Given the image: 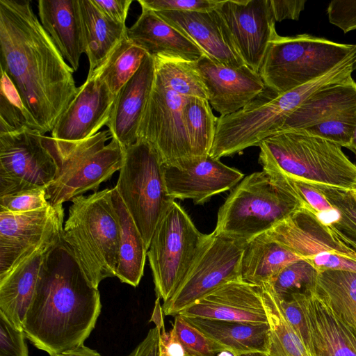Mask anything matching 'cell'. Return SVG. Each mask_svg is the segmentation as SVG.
Wrapping results in <instances>:
<instances>
[{"mask_svg":"<svg viewBox=\"0 0 356 356\" xmlns=\"http://www.w3.org/2000/svg\"><path fill=\"white\" fill-rule=\"evenodd\" d=\"M0 66L41 133L51 131L78 88L30 1L0 0Z\"/></svg>","mask_w":356,"mask_h":356,"instance_id":"6da1fadb","label":"cell"},{"mask_svg":"<svg viewBox=\"0 0 356 356\" xmlns=\"http://www.w3.org/2000/svg\"><path fill=\"white\" fill-rule=\"evenodd\" d=\"M98 289L90 283L62 237L48 254L23 330L50 356L81 346L101 313Z\"/></svg>","mask_w":356,"mask_h":356,"instance_id":"7a4b0ae2","label":"cell"},{"mask_svg":"<svg viewBox=\"0 0 356 356\" xmlns=\"http://www.w3.org/2000/svg\"><path fill=\"white\" fill-rule=\"evenodd\" d=\"M263 170L313 186L356 191V164L338 144L300 130H286L259 145Z\"/></svg>","mask_w":356,"mask_h":356,"instance_id":"3957f363","label":"cell"},{"mask_svg":"<svg viewBox=\"0 0 356 356\" xmlns=\"http://www.w3.org/2000/svg\"><path fill=\"white\" fill-rule=\"evenodd\" d=\"M62 238L90 283L115 277L119 253V225L111 188L72 200Z\"/></svg>","mask_w":356,"mask_h":356,"instance_id":"277c9868","label":"cell"},{"mask_svg":"<svg viewBox=\"0 0 356 356\" xmlns=\"http://www.w3.org/2000/svg\"><path fill=\"white\" fill-rule=\"evenodd\" d=\"M303 206L285 177L256 172L232 188L218 210L214 231L246 243Z\"/></svg>","mask_w":356,"mask_h":356,"instance_id":"5b68a950","label":"cell"},{"mask_svg":"<svg viewBox=\"0 0 356 356\" xmlns=\"http://www.w3.org/2000/svg\"><path fill=\"white\" fill-rule=\"evenodd\" d=\"M43 142L57 166L54 180L46 188V197L53 206L97 192L100 184L120 171L124 149L108 129L79 141H63L43 136Z\"/></svg>","mask_w":356,"mask_h":356,"instance_id":"8992f818","label":"cell"},{"mask_svg":"<svg viewBox=\"0 0 356 356\" xmlns=\"http://www.w3.org/2000/svg\"><path fill=\"white\" fill-rule=\"evenodd\" d=\"M355 46L307 33L277 34L269 43L259 74L266 86L284 93L325 74Z\"/></svg>","mask_w":356,"mask_h":356,"instance_id":"52a82bcc","label":"cell"},{"mask_svg":"<svg viewBox=\"0 0 356 356\" xmlns=\"http://www.w3.org/2000/svg\"><path fill=\"white\" fill-rule=\"evenodd\" d=\"M115 188L148 250L158 223L175 201L167 191L164 164L148 142L138 140L125 149Z\"/></svg>","mask_w":356,"mask_h":356,"instance_id":"ba28073f","label":"cell"},{"mask_svg":"<svg viewBox=\"0 0 356 356\" xmlns=\"http://www.w3.org/2000/svg\"><path fill=\"white\" fill-rule=\"evenodd\" d=\"M207 236L197 229L175 201L162 216L152 236L147 257L156 297L163 302L180 285Z\"/></svg>","mask_w":356,"mask_h":356,"instance_id":"9c48e42d","label":"cell"},{"mask_svg":"<svg viewBox=\"0 0 356 356\" xmlns=\"http://www.w3.org/2000/svg\"><path fill=\"white\" fill-rule=\"evenodd\" d=\"M266 232L318 272H356V250L305 206Z\"/></svg>","mask_w":356,"mask_h":356,"instance_id":"30bf717a","label":"cell"},{"mask_svg":"<svg viewBox=\"0 0 356 356\" xmlns=\"http://www.w3.org/2000/svg\"><path fill=\"white\" fill-rule=\"evenodd\" d=\"M245 244L215 231L207 234L180 285L163 302V314L176 316L220 286L241 280L240 264Z\"/></svg>","mask_w":356,"mask_h":356,"instance_id":"8fae6325","label":"cell"},{"mask_svg":"<svg viewBox=\"0 0 356 356\" xmlns=\"http://www.w3.org/2000/svg\"><path fill=\"white\" fill-rule=\"evenodd\" d=\"M185 97L168 88L155 74L138 131L167 166L184 169L195 160L183 115Z\"/></svg>","mask_w":356,"mask_h":356,"instance_id":"7c38bea8","label":"cell"},{"mask_svg":"<svg viewBox=\"0 0 356 356\" xmlns=\"http://www.w3.org/2000/svg\"><path fill=\"white\" fill-rule=\"evenodd\" d=\"M44 135L31 129L0 134V196L46 189L54 180L57 166Z\"/></svg>","mask_w":356,"mask_h":356,"instance_id":"4fadbf2b","label":"cell"},{"mask_svg":"<svg viewBox=\"0 0 356 356\" xmlns=\"http://www.w3.org/2000/svg\"><path fill=\"white\" fill-rule=\"evenodd\" d=\"M216 10L238 55L259 73L277 35L270 0H225Z\"/></svg>","mask_w":356,"mask_h":356,"instance_id":"5bb4252c","label":"cell"},{"mask_svg":"<svg viewBox=\"0 0 356 356\" xmlns=\"http://www.w3.org/2000/svg\"><path fill=\"white\" fill-rule=\"evenodd\" d=\"M63 225L52 229L0 276V311L18 329L23 330L26 312L33 298L46 259L62 237Z\"/></svg>","mask_w":356,"mask_h":356,"instance_id":"9a60e30c","label":"cell"},{"mask_svg":"<svg viewBox=\"0 0 356 356\" xmlns=\"http://www.w3.org/2000/svg\"><path fill=\"white\" fill-rule=\"evenodd\" d=\"M193 64L205 86L207 100L220 116L239 111L266 88L259 74L246 65L225 66L206 54Z\"/></svg>","mask_w":356,"mask_h":356,"instance_id":"2e32d148","label":"cell"},{"mask_svg":"<svg viewBox=\"0 0 356 356\" xmlns=\"http://www.w3.org/2000/svg\"><path fill=\"white\" fill-rule=\"evenodd\" d=\"M115 97L95 73L88 74L51 131V137L74 142L94 136L106 126Z\"/></svg>","mask_w":356,"mask_h":356,"instance_id":"e0dca14e","label":"cell"},{"mask_svg":"<svg viewBox=\"0 0 356 356\" xmlns=\"http://www.w3.org/2000/svg\"><path fill=\"white\" fill-rule=\"evenodd\" d=\"M63 220V204L24 213L0 211V276Z\"/></svg>","mask_w":356,"mask_h":356,"instance_id":"ac0fdd59","label":"cell"},{"mask_svg":"<svg viewBox=\"0 0 356 356\" xmlns=\"http://www.w3.org/2000/svg\"><path fill=\"white\" fill-rule=\"evenodd\" d=\"M179 314L187 318L268 323L261 287L241 280L220 286Z\"/></svg>","mask_w":356,"mask_h":356,"instance_id":"d6986e66","label":"cell"},{"mask_svg":"<svg viewBox=\"0 0 356 356\" xmlns=\"http://www.w3.org/2000/svg\"><path fill=\"white\" fill-rule=\"evenodd\" d=\"M243 175L210 155L184 169L164 165L169 195L175 200H193L196 204H203L213 195L234 188Z\"/></svg>","mask_w":356,"mask_h":356,"instance_id":"ffe728a7","label":"cell"},{"mask_svg":"<svg viewBox=\"0 0 356 356\" xmlns=\"http://www.w3.org/2000/svg\"><path fill=\"white\" fill-rule=\"evenodd\" d=\"M155 76L154 57L147 54L136 74L118 92L106 124L112 138L125 149L138 141L140 122Z\"/></svg>","mask_w":356,"mask_h":356,"instance_id":"44dd1931","label":"cell"},{"mask_svg":"<svg viewBox=\"0 0 356 356\" xmlns=\"http://www.w3.org/2000/svg\"><path fill=\"white\" fill-rule=\"evenodd\" d=\"M195 42L211 59L228 67L245 63L234 49L216 9L206 12H155Z\"/></svg>","mask_w":356,"mask_h":356,"instance_id":"7402d4cb","label":"cell"},{"mask_svg":"<svg viewBox=\"0 0 356 356\" xmlns=\"http://www.w3.org/2000/svg\"><path fill=\"white\" fill-rule=\"evenodd\" d=\"M40 22L63 58L74 71L85 53V40L79 0H39Z\"/></svg>","mask_w":356,"mask_h":356,"instance_id":"603a6c76","label":"cell"},{"mask_svg":"<svg viewBox=\"0 0 356 356\" xmlns=\"http://www.w3.org/2000/svg\"><path fill=\"white\" fill-rule=\"evenodd\" d=\"M141 8L138 19L127 29V37L136 45L152 56L161 54L193 62L204 54L195 42L154 11Z\"/></svg>","mask_w":356,"mask_h":356,"instance_id":"cb8c5ba5","label":"cell"},{"mask_svg":"<svg viewBox=\"0 0 356 356\" xmlns=\"http://www.w3.org/2000/svg\"><path fill=\"white\" fill-rule=\"evenodd\" d=\"M315 286L307 293L293 294L306 317L313 356H356L334 314L317 294Z\"/></svg>","mask_w":356,"mask_h":356,"instance_id":"d4e9b609","label":"cell"},{"mask_svg":"<svg viewBox=\"0 0 356 356\" xmlns=\"http://www.w3.org/2000/svg\"><path fill=\"white\" fill-rule=\"evenodd\" d=\"M355 104L356 81L350 76L315 92L288 116L279 132L311 127Z\"/></svg>","mask_w":356,"mask_h":356,"instance_id":"484cf974","label":"cell"},{"mask_svg":"<svg viewBox=\"0 0 356 356\" xmlns=\"http://www.w3.org/2000/svg\"><path fill=\"white\" fill-rule=\"evenodd\" d=\"M298 259L301 258L264 232L245 243L240 264V280L261 287L284 267Z\"/></svg>","mask_w":356,"mask_h":356,"instance_id":"4316f807","label":"cell"},{"mask_svg":"<svg viewBox=\"0 0 356 356\" xmlns=\"http://www.w3.org/2000/svg\"><path fill=\"white\" fill-rule=\"evenodd\" d=\"M186 318L206 336L226 348L234 356L268 353L270 342L268 323L253 324L201 318Z\"/></svg>","mask_w":356,"mask_h":356,"instance_id":"83f0119b","label":"cell"},{"mask_svg":"<svg viewBox=\"0 0 356 356\" xmlns=\"http://www.w3.org/2000/svg\"><path fill=\"white\" fill-rule=\"evenodd\" d=\"M111 199L119 225V253L115 271L121 282L137 286L143 275L147 249L115 186Z\"/></svg>","mask_w":356,"mask_h":356,"instance_id":"f1b7e54d","label":"cell"},{"mask_svg":"<svg viewBox=\"0 0 356 356\" xmlns=\"http://www.w3.org/2000/svg\"><path fill=\"white\" fill-rule=\"evenodd\" d=\"M85 40V54L91 73L100 66L115 47L127 36L124 24L103 15L92 0H79Z\"/></svg>","mask_w":356,"mask_h":356,"instance_id":"f546056e","label":"cell"},{"mask_svg":"<svg viewBox=\"0 0 356 356\" xmlns=\"http://www.w3.org/2000/svg\"><path fill=\"white\" fill-rule=\"evenodd\" d=\"M315 291L336 318L356 332V272H318Z\"/></svg>","mask_w":356,"mask_h":356,"instance_id":"4dcf8cb0","label":"cell"},{"mask_svg":"<svg viewBox=\"0 0 356 356\" xmlns=\"http://www.w3.org/2000/svg\"><path fill=\"white\" fill-rule=\"evenodd\" d=\"M262 298L270 327L268 356H312L286 319L277 298L261 287Z\"/></svg>","mask_w":356,"mask_h":356,"instance_id":"1f68e13d","label":"cell"},{"mask_svg":"<svg viewBox=\"0 0 356 356\" xmlns=\"http://www.w3.org/2000/svg\"><path fill=\"white\" fill-rule=\"evenodd\" d=\"M182 111L195 160L209 156L218 119L213 115L209 101L197 97H185Z\"/></svg>","mask_w":356,"mask_h":356,"instance_id":"d6a6232c","label":"cell"},{"mask_svg":"<svg viewBox=\"0 0 356 356\" xmlns=\"http://www.w3.org/2000/svg\"><path fill=\"white\" fill-rule=\"evenodd\" d=\"M147 54L127 36L115 47L104 62L91 73H95L106 84L111 92L117 95L140 68Z\"/></svg>","mask_w":356,"mask_h":356,"instance_id":"836d02e7","label":"cell"},{"mask_svg":"<svg viewBox=\"0 0 356 356\" xmlns=\"http://www.w3.org/2000/svg\"><path fill=\"white\" fill-rule=\"evenodd\" d=\"M152 56L155 74L168 88L182 97L207 99L205 86L193 61L161 54Z\"/></svg>","mask_w":356,"mask_h":356,"instance_id":"e575fe53","label":"cell"},{"mask_svg":"<svg viewBox=\"0 0 356 356\" xmlns=\"http://www.w3.org/2000/svg\"><path fill=\"white\" fill-rule=\"evenodd\" d=\"M0 88V134L26 129L40 131L35 120L24 106L13 83L1 70Z\"/></svg>","mask_w":356,"mask_h":356,"instance_id":"d590c367","label":"cell"},{"mask_svg":"<svg viewBox=\"0 0 356 356\" xmlns=\"http://www.w3.org/2000/svg\"><path fill=\"white\" fill-rule=\"evenodd\" d=\"M318 274L317 270L301 259L287 265L261 287L269 289L278 299H283L313 289L316 284Z\"/></svg>","mask_w":356,"mask_h":356,"instance_id":"8d00e7d4","label":"cell"},{"mask_svg":"<svg viewBox=\"0 0 356 356\" xmlns=\"http://www.w3.org/2000/svg\"><path fill=\"white\" fill-rule=\"evenodd\" d=\"M314 187L325 195L339 213L336 221L327 225L356 250V198L353 191Z\"/></svg>","mask_w":356,"mask_h":356,"instance_id":"74e56055","label":"cell"},{"mask_svg":"<svg viewBox=\"0 0 356 356\" xmlns=\"http://www.w3.org/2000/svg\"><path fill=\"white\" fill-rule=\"evenodd\" d=\"M356 127V104L311 127L298 129L348 147Z\"/></svg>","mask_w":356,"mask_h":356,"instance_id":"f35d334b","label":"cell"},{"mask_svg":"<svg viewBox=\"0 0 356 356\" xmlns=\"http://www.w3.org/2000/svg\"><path fill=\"white\" fill-rule=\"evenodd\" d=\"M172 328L187 355L216 356L226 348L206 336L181 314L175 316Z\"/></svg>","mask_w":356,"mask_h":356,"instance_id":"ab89813d","label":"cell"},{"mask_svg":"<svg viewBox=\"0 0 356 356\" xmlns=\"http://www.w3.org/2000/svg\"><path fill=\"white\" fill-rule=\"evenodd\" d=\"M45 188L21 191L0 196V211L24 213L48 207Z\"/></svg>","mask_w":356,"mask_h":356,"instance_id":"60d3db41","label":"cell"},{"mask_svg":"<svg viewBox=\"0 0 356 356\" xmlns=\"http://www.w3.org/2000/svg\"><path fill=\"white\" fill-rule=\"evenodd\" d=\"M22 330L17 328L0 311V356H29Z\"/></svg>","mask_w":356,"mask_h":356,"instance_id":"b9f144b4","label":"cell"},{"mask_svg":"<svg viewBox=\"0 0 356 356\" xmlns=\"http://www.w3.org/2000/svg\"><path fill=\"white\" fill-rule=\"evenodd\" d=\"M141 8L154 12H206L216 9L222 2L220 0H138Z\"/></svg>","mask_w":356,"mask_h":356,"instance_id":"7bdbcfd3","label":"cell"},{"mask_svg":"<svg viewBox=\"0 0 356 356\" xmlns=\"http://www.w3.org/2000/svg\"><path fill=\"white\" fill-rule=\"evenodd\" d=\"M278 299V298H277ZM282 312L289 325L299 336L313 356V347L309 326L300 305L294 295L278 299Z\"/></svg>","mask_w":356,"mask_h":356,"instance_id":"ee69618b","label":"cell"},{"mask_svg":"<svg viewBox=\"0 0 356 356\" xmlns=\"http://www.w3.org/2000/svg\"><path fill=\"white\" fill-rule=\"evenodd\" d=\"M327 13L329 22L345 33L356 29V0H333Z\"/></svg>","mask_w":356,"mask_h":356,"instance_id":"f6af8a7d","label":"cell"},{"mask_svg":"<svg viewBox=\"0 0 356 356\" xmlns=\"http://www.w3.org/2000/svg\"><path fill=\"white\" fill-rule=\"evenodd\" d=\"M97 9L110 19L124 24L132 0H92Z\"/></svg>","mask_w":356,"mask_h":356,"instance_id":"bcb514c9","label":"cell"},{"mask_svg":"<svg viewBox=\"0 0 356 356\" xmlns=\"http://www.w3.org/2000/svg\"><path fill=\"white\" fill-rule=\"evenodd\" d=\"M276 22L284 19L298 20L305 9V0H270Z\"/></svg>","mask_w":356,"mask_h":356,"instance_id":"7dc6e473","label":"cell"},{"mask_svg":"<svg viewBox=\"0 0 356 356\" xmlns=\"http://www.w3.org/2000/svg\"><path fill=\"white\" fill-rule=\"evenodd\" d=\"M160 332L155 327L127 356H159Z\"/></svg>","mask_w":356,"mask_h":356,"instance_id":"c3c4849f","label":"cell"},{"mask_svg":"<svg viewBox=\"0 0 356 356\" xmlns=\"http://www.w3.org/2000/svg\"><path fill=\"white\" fill-rule=\"evenodd\" d=\"M54 356H102L97 350L92 349L84 344L67 349Z\"/></svg>","mask_w":356,"mask_h":356,"instance_id":"681fc988","label":"cell"},{"mask_svg":"<svg viewBox=\"0 0 356 356\" xmlns=\"http://www.w3.org/2000/svg\"><path fill=\"white\" fill-rule=\"evenodd\" d=\"M153 322L155 324V327L161 332L162 330H165L164 321H163V311L162 306L160 303V298L156 297L154 302V307L152 312V316L149 321Z\"/></svg>","mask_w":356,"mask_h":356,"instance_id":"f907efd6","label":"cell"},{"mask_svg":"<svg viewBox=\"0 0 356 356\" xmlns=\"http://www.w3.org/2000/svg\"><path fill=\"white\" fill-rule=\"evenodd\" d=\"M337 321H338V323H339V325L341 326L344 334L346 335L349 343L350 344V346H352V348L354 349V350L356 353V332H355L353 330H351L350 327H348V326L344 325L343 323H341L338 319H337Z\"/></svg>","mask_w":356,"mask_h":356,"instance_id":"816d5d0a","label":"cell"},{"mask_svg":"<svg viewBox=\"0 0 356 356\" xmlns=\"http://www.w3.org/2000/svg\"><path fill=\"white\" fill-rule=\"evenodd\" d=\"M347 148L356 155V127L353 132L350 143Z\"/></svg>","mask_w":356,"mask_h":356,"instance_id":"f5cc1de1","label":"cell"},{"mask_svg":"<svg viewBox=\"0 0 356 356\" xmlns=\"http://www.w3.org/2000/svg\"><path fill=\"white\" fill-rule=\"evenodd\" d=\"M240 356H268L264 353H250L241 355Z\"/></svg>","mask_w":356,"mask_h":356,"instance_id":"db71d44e","label":"cell"},{"mask_svg":"<svg viewBox=\"0 0 356 356\" xmlns=\"http://www.w3.org/2000/svg\"><path fill=\"white\" fill-rule=\"evenodd\" d=\"M218 356H234L232 353L227 350H223L218 354Z\"/></svg>","mask_w":356,"mask_h":356,"instance_id":"11a10c76","label":"cell"},{"mask_svg":"<svg viewBox=\"0 0 356 356\" xmlns=\"http://www.w3.org/2000/svg\"><path fill=\"white\" fill-rule=\"evenodd\" d=\"M186 356H198V355H186Z\"/></svg>","mask_w":356,"mask_h":356,"instance_id":"9f6ffc18","label":"cell"},{"mask_svg":"<svg viewBox=\"0 0 356 356\" xmlns=\"http://www.w3.org/2000/svg\"><path fill=\"white\" fill-rule=\"evenodd\" d=\"M353 194H354V195H355V197L356 198V191H353Z\"/></svg>","mask_w":356,"mask_h":356,"instance_id":"6f0895ef","label":"cell"}]
</instances>
